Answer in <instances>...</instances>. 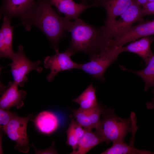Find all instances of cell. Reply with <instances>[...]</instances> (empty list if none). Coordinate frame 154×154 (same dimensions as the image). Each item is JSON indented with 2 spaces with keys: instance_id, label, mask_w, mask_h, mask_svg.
I'll use <instances>...</instances> for the list:
<instances>
[{
  "instance_id": "23",
  "label": "cell",
  "mask_w": 154,
  "mask_h": 154,
  "mask_svg": "<svg viewBox=\"0 0 154 154\" xmlns=\"http://www.w3.org/2000/svg\"><path fill=\"white\" fill-rule=\"evenodd\" d=\"M17 116L15 112H11L9 110L0 108V125L2 129L5 127L9 122Z\"/></svg>"
},
{
  "instance_id": "28",
  "label": "cell",
  "mask_w": 154,
  "mask_h": 154,
  "mask_svg": "<svg viewBox=\"0 0 154 154\" xmlns=\"http://www.w3.org/2000/svg\"><path fill=\"white\" fill-rule=\"evenodd\" d=\"M135 2L141 6H144L148 2L147 0H135Z\"/></svg>"
},
{
  "instance_id": "30",
  "label": "cell",
  "mask_w": 154,
  "mask_h": 154,
  "mask_svg": "<svg viewBox=\"0 0 154 154\" xmlns=\"http://www.w3.org/2000/svg\"><path fill=\"white\" fill-rule=\"evenodd\" d=\"M87 1V0H82V4H86V3Z\"/></svg>"
},
{
  "instance_id": "20",
  "label": "cell",
  "mask_w": 154,
  "mask_h": 154,
  "mask_svg": "<svg viewBox=\"0 0 154 154\" xmlns=\"http://www.w3.org/2000/svg\"><path fill=\"white\" fill-rule=\"evenodd\" d=\"M112 146L101 153V154H153L149 151L140 150L134 146L128 145L125 141L113 143Z\"/></svg>"
},
{
  "instance_id": "27",
  "label": "cell",
  "mask_w": 154,
  "mask_h": 154,
  "mask_svg": "<svg viewBox=\"0 0 154 154\" xmlns=\"http://www.w3.org/2000/svg\"><path fill=\"white\" fill-rule=\"evenodd\" d=\"M152 91L153 95V98L151 100L147 102L146 103L147 108L150 110L154 109V87Z\"/></svg>"
},
{
  "instance_id": "5",
  "label": "cell",
  "mask_w": 154,
  "mask_h": 154,
  "mask_svg": "<svg viewBox=\"0 0 154 154\" xmlns=\"http://www.w3.org/2000/svg\"><path fill=\"white\" fill-rule=\"evenodd\" d=\"M12 60L9 66L11 68L14 81L21 87L23 86L28 80L27 75L30 72L35 70L40 73L43 70L39 66L40 60L33 62L27 57L21 45L18 46V51Z\"/></svg>"
},
{
  "instance_id": "14",
  "label": "cell",
  "mask_w": 154,
  "mask_h": 154,
  "mask_svg": "<svg viewBox=\"0 0 154 154\" xmlns=\"http://www.w3.org/2000/svg\"><path fill=\"white\" fill-rule=\"evenodd\" d=\"M154 41V38L149 36L143 37L123 46L124 52H130L138 54L144 60L146 66L154 55L151 47V43Z\"/></svg>"
},
{
  "instance_id": "3",
  "label": "cell",
  "mask_w": 154,
  "mask_h": 154,
  "mask_svg": "<svg viewBox=\"0 0 154 154\" xmlns=\"http://www.w3.org/2000/svg\"><path fill=\"white\" fill-rule=\"evenodd\" d=\"M132 121L131 117L120 118L114 110L104 108L102 119L94 132L106 139L108 143L125 141L127 135L133 131Z\"/></svg>"
},
{
  "instance_id": "15",
  "label": "cell",
  "mask_w": 154,
  "mask_h": 154,
  "mask_svg": "<svg viewBox=\"0 0 154 154\" xmlns=\"http://www.w3.org/2000/svg\"><path fill=\"white\" fill-rule=\"evenodd\" d=\"M135 0H107L102 5L106 13L105 24L112 23L117 17L120 16L132 4Z\"/></svg>"
},
{
  "instance_id": "24",
  "label": "cell",
  "mask_w": 154,
  "mask_h": 154,
  "mask_svg": "<svg viewBox=\"0 0 154 154\" xmlns=\"http://www.w3.org/2000/svg\"><path fill=\"white\" fill-rule=\"evenodd\" d=\"M66 133L67 135L66 143L72 147L73 149V151H75L77 148L79 139L69 127L67 130Z\"/></svg>"
},
{
  "instance_id": "12",
  "label": "cell",
  "mask_w": 154,
  "mask_h": 154,
  "mask_svg": "<svg viewBox=\"0 0 154 154\" xmlns=\"http://www.w3.org/2000/svg\"><path fill=\"white\" fill-rule=\"evenodd\" d=\"M58 11L64 14L66 19L70 21L78 18L79 15L88 9L96 6L94 4H78L73 0H50Z\"/></svg>"
},
{
  "instance_id": "1",
  "label": "cell",
  "mask_w": 154,
  "mask_h": 154,
  "mask_svg": "<svg viewBox=\"0 0 154 154\" xmlns=\"http://www.w3.org/2000/svg\"><path fill=\"white\" fill-rule=\"evenodd\" d=\"M52 5L50 0H36L21 19L27 31H30L33 25L40 29L55 50L59 49V43L65 37L66 31L64 17L56 13Z\"/></svg>"
},
{
  "instance_id": "31",
  "label": "cell",
  "mask_w": 154,
  "mask_h": 154,
  "mask_svg": "<svg viewBox=\"0 0 154 154\" xmlns=\"http://www.w3.org/2000/svg\"><path fill=\"white\" fill-rule=\"evenodd\" d=\"M154 1V0H147L148 2H152V1Z\"/></svg>"
},
{
  "instance_id": "32",
  "label": "cell",
  "mask_w": 154,
  "mask_h": 154,
  "mask_svg": "<svg viewBox=\"0 0 154 154\" xmlns=\"http://www.w3.org/2000/svg\"><path fill=\"white\" fill-rule=\"evenodd\" d=\"M153 21H154V20H153Z\"/></svg>"
},
{
  "instance_id": "18",
  "label": "cell",
  "mask_w": 154,
  "mask_h": 154,
  "mask_svg": "<svg viewBox=\"0 0 154 154\" xmlns=\"http://www.w3.org/2000/svg\"><path fill=\"white\" fill-rule=\"evenodd\" d=\"M96 90L91 83L86 89L77 98L72 101L79 105L80 108L84 110L92 108L98 104L96 96Z\"/></svg>"
},
{
  "instance_id": "29",
  "label": "cell",
  "mask_w": 154,
  "mask_h": 154,
  "mask_svg": "<svg viewBox=\"0 0 154 154\" xmlns=\"http://www.w3.org/2000/svg\"><path fill=\"white\" fill-rule=\"evenodd\" d=\"M95 2L94 4L96 6L99 5L102 6V4L107 0H91Z\"/></svg>"
},
{
  "instance_id": "25",
  "label": "cell",
  "mask_w": 154,
  "mask_h": 154,
  "mask_svg": "<svg viewBox=\"0 0 154 154\" xmlns=\"http://www.w3.org/2000/svg\"><path fill=\"white\" fill-rule=\"evenodd\" d=\"M68 127L71 129L79 139L82 136L85 132V129L74 119L71 121Z\"/></svg>"
},
{
  "instance_id": "22",
  "label": "cell",
  "mask_w": 154,
  "mask_h": 154,
  "mask_svg": "<svg viewBox=\"0 0 154 154\" xmlns=\"http://www.w3.org/2000/svg\"><path fill=\"white\" fill-rule=\"evenodd\" d=\"M104 108L98 103L96 107L86 110L93 128H96L100 124V117L103 112Z\"/></svg>"
},
{
  "instance_id": "2",
  "label": "cell",
  "mask_w": 154,
  "mask_h": 154,
  "mask_svg": "<svg viewBox=\"0 0 154 154\" xmlns=\"http://www.w3.org/2000/svg\"><path fill=\"white\" fill-rule=\"evenodd\" d=\"M64 18L65 29L71 34L70 44L67 49L74 54L81 52L90 56L107 49L112 40L107 25L97 27L79 18L74 22Z\"/></svg>"
},
{
  "instance_id": "16",
  "label": "cell",
  "mask_w": 154,
  "mask_h": 154,
  "mask_svg": "<svg viewBox=\"0 0 154 154\" xmlns=\"http://www.w3.org/2000/svg\"><path fill=\"white\" fill-rule=\"evenodd\" d=\"M84 129V133L79 139L77 148L70 154H85L102 142H106L108 143L106 139L93 132L92 129Z\"/></svg>"
},
{
  "instance_id": "11",
  "label": "cell",
  "mask_w": 154,
  "mask_h": 154,
  "mask_svg": "<svg viewBox=\"0 0 154 154\" xmlns=\"http://www.w3.org/2000/svg\"><path fill=\"white\" fill-rule=\"evenodd\" d=\"M11 19L3 17L0 30V56L12 60L15 54L13 48V31L15 27L11 25Z\"/></svg>"
},
{
  "instance_id": "10",
  "label": "cell",
  "mask_w": 154,
  "mask_h": 154,
  "mask_svg": "<svg viewBox=\"0 0 154 154\" xmlns=\"http://www.w3.org/2000/svg\"><path fill=\"white\" fill-rule=\"evenodd\" d=\"M19 85L16 82H10L8 88L0 98V108L9 110L13 107L18 109L24 105L23 101L26 98L27 92L24 90H18Z\"/></svg>"
},
{
  "instance_id": "4",
  "label": "cell",
  "mask_w": 154,
  "mask_h": 154,
  "mask_svg": "<svg viewBox=\"0 0 154 154\" xmlns=\"http://www.w3.org/2000/svg\"><path fill=\"white\" fill-rule=\"evenodd\" d=\"M124 52L123 46L107 49L90 56V61L81 64L80 69L94 79L104 82L105 81L104 74L107 69L116 60L119 55Z\"/></svg>"
},
{
  "instance_id": "6",
  "label": "cell",
  "mask_w": 154,
  "mask_h": 154,
  "mask_svg": "<svg viewBox=\"0 0 154 154\" xmlns=\"http://www.w3.org/2000/svg\"><path fill=\"white\" fill-rule=\"evenodd\" d=\"M32 116L31 114L25 117L17 116L3 128L8 137L16 142L15 149L20 152L27 153L29 150L27 127Z\"/></svg>"
},
{
  "instance_id": "19",
  "label": "cell",
  "mask_w": 154,
  "mask_h": 154,
  "mask_svg": "<svg viewBox=\"0 0 154 154\" xmlns=\"http://www.w3.org/2000/svg\"><path fill=\"white\" fill-rule=\"evenodd\" d=\"M146 66L144 69L138 71L127 69L121 65L119 67L122 70L131 72L141 78L145 83L144 91L147 92L150 88L154 87V55Z\"/></svg>"
},
{
  "instance_id": "9",
  "label": "cell",
  "mask_w": 154,
  "mask_h": 154,
  "mask_svg": "<svg viewBox=\"0 0 154 154\" xmlns=\"http://www.w3.org/2000/svg\"><path fill=\"white\" fill-rule=\"evenodd\" d=\"M118 20L113 23L106 24L109 27L112 40L124 32L132 26L134 23L143 21L142 8L135 3L120 16Z\"/></svg>"
},
{
  "instance_id": "17",
  "label": "cell",
  "mask_w": 154,
  "mask_h": 154,
  "mask_svg": "<svg viewBox=\"0 0 154 154\" xmlns=\"http://www.w3.org/2000/svg\"><path fill=\"white\" fill-rule=\"evenodd\" d=\"M35 124L41 132L49 134L55 131L59 125L57 116L50 112L44 111L40 112L36 117Z\"/></svg>"
},
{
  "instance_id": "8",
  "label": "cell",
  "mask_w": 154,
  "mask_h": 154,
  "mask_svg": "<svg viewBox=\"0 0 154 154\" xmlns=\"http://www.w3.org/2000/svg\"><path fill=\"white\" fill-rule=\"evenodd\" d=\"M154 34V21H144L131 26L109 43L108 48L123 46L125 44L139 38Z\"/></svg>"
},
{
  "instance_id": "26",
  "label": "cell",
  "mask_w": 154,
  "mask_h": 154,
  "mask_svg": "<svg viewBox=\"0 0 154 154\" xmlns=\"http://www.w3.org/2000/svg\"><path fill=\"white\" fill-rule=\"evenodd\" d=\"M142 7L143 13L144 16L150 14H154V1L147 3Z\"/></svg>"
},
{
  "instance_id": "13",
  "label": "cell",
  "mask_w": 154,
  "mask_h": 154,
  "mask_svg": "<svg viewBox=\"0 0 154 154\" xmlns=\"http://www.w3.org/2000/svg\"><path fill=\"white\" fill-rule=\"evenodd\" d=\"M36 0H3L0 13L3 17H21Z\"/></svg>"
},
{
  "instance_id": "21",
  "label": "cell",
  "mask_w": 154,
  "mask_h": 154,
  "mask_svg": "<svg viewBox=\"0 0 154 154\" xmlns=\"http://www.w3.org/2000/svg\"><path fill=\"white\" fill-rule=\"evenodd\" d=\"M75 120L85 129L93 128L86 110L79 108L72 110Z\"/></svg>"
},
{
  "instance_id": "7",
  "label": "cell",
  "mask_w": 154,
  "mask_h": 154,
  "mask_svg": "<svg viewBox=\"0 0 154 154\" xmlns=\"http://www.w3.org/2000/svg\"><path fill=\"white\" fill-rule=\"evenodd\" d=\"M54 50L55 54L45 57L43 62L44 67L50 70V72L46 78L50 82L52 81L58 72L72 69H80L81 66V64L72 60L71 56L74 54L67 49L63 52H60L59 49Z\"/></svg>"
}]
</instances>
